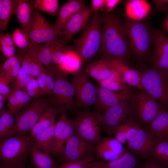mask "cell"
I'll return each instance as SVG.
<instances>
[{"label":"cell","instance_id":"obj_1","mask_svg":"<svg viewBox=\"0 0 168 168\" xmlns=\"http://www.w3.org/2000/svg\"><path fill=\"white\" fill-rule=\"evenodd\" d=\"M101 42L99 50L101 58L122 59L127 63L131 55L124 21L113 12L102 15Z\"/></svg>","mask_w":168,"mask_h":168},{"label":"cell","instance_id":"obj_2","mask_svg":"<svg viewBox=\"0 0 168 168\" xmlns=\"http://www.w3.org/2000/svg\"><path fill=\"white\" fill-rule=\"evenodd\" d=\"M124 24L131 55L137 59L150 58L155 29L143 20H135L126 16Z\"/></svg>","mask_w":168,"mask_h":168},{"label":"cell","instance_id":"obj_3","mask_svg":"<svg viewBox=\"0 0 168 168\" xmlns=\"http://www.w3.org/2000/svg\"><path fill=\"white\" fill-rule=\"evenodd\" d=\"M94 15L81 34L73 40L72 47L82 61L86 63L100 50L101 42L102 15Z\"/></svg>","mask_w":168,"mask_h":168},{"label":"cell","instance_id":"obj_4","mask_svg":"<svg viewBox=\"0 0 168 168\" xmlns=\"http://www.w3.org/2000/svg\"><path fill=\"white\" fill-rule=\"evenodd\" d=\"M27 135L9 137L0 142V163L12 165L25 164L33 145Z\"/></svg>","mask_w":168,"mask_h":168},{"label":"cell","instance_id":"obj_5","mask_svg":"<svg viewBox=\"0 0 168 168\" xmlns=\"http://www.w3.org/2000/svg\"><path fill=\"white\" fill-rule=\"evenodd\" d=\"M49 105V97L34 99L15 115V123L8 137L27 135Z\"/></svg>","mask_w":168,"mask_h":168},{"label":"cell","instance_id":"obj_6","mask_svg":"<svg viewBox=\"0 0 168 168\" xmlns=\"http://www.w3.org/2000/svg\"><path fill=\"white\" fill-rule=\"evenodd\" d=\"M138 70L145 91L168 110V76L152 67Z\"/></svg>","mask_w":168,"mask_h":168},{"label":"cell","instance_id":"obj_7","mask_svg":"<svg viewBox=\"0 0 168 168\" xmlns=\"http://www.w3.org/2000/svg\"><path fill=\"white\" fill-rule=\"evenodd\" d=\"M49 103L57 114L66 113L68 111H77L73 86L68 75L59 71L56 79L54 89L49 96Z\"/></svg>","mask_w":168,"mask_h":168},{"label":"cell","instance_id":"obj_8","mask_svg":"<svg viewBox=\"0 0 168 168\" xmlns=\"http://www.w3.org/2000/svg\"><path fill=\"white\" fill-rule=\"evenodd\" d=\"M74 119V133L96 146L101 141V114L94 111H78Z\"/></svg>","mask_w":168,"mask_h":168},{"label":"cell","instance_id":"obj_9","mask_svg":"<svg viewBox=\"0 0 168 168\" xmlns=\"http://www.w3.org/2000/svg\"><path fill=\"white\" fill-rule=\"evenodd\" d=\"M130 107L131 113L136 121L147 127L164 109L155 99L139 90L133 93Z\"/></svg>","mask_w":168,"mask_h":168},{"label":"cell","instance_id":"obj_10","mask_svg":"<svg viewBox=\"0 0 168 168\" xmlns=\"http://www.w3.org/2000/svg\"><path fill=\"white\" fill-rule=\"evenodd\" d=\"M60 35L54 25L49 23L38 10L34 8L28 30L31 45L36 46L44 43H55Z\"/></svg>","mask_w":168,"mask_h":168},{"label":"cell","instance_id":"obj_11","mask_svg":"<svg viewBox=\"0 0 168 168\" xmlns=\"http://www.w3.org/2000/svg\"><path fill=\"white\" fill-rule=\"evenodd\" d=\"M84 70L73 74L71 83L74 89L76 104L78 108L89 110L95 103L97 96V86L90 82Z\"/></svg>","mask_w":168,"mask_h":168},{"label":"cell","instance_id":"obj_12","mask_svg":"<svg viewBox=\"0 0 168 168\" xmlns=\"http://www.w3.org/2000/svg\"><path fill=\"white\" fill-rule=\"evenodd\" d=\"M96 146L74 133L65 143L63 154L59 161L62 163L78 160L95 158Z\"/></svg>","mask_w":168,"mask_h":168},{"label":"cell","instance_id":"obj_13","mask_svg":"<svg viewBox=\"0 0 168 168\" xmlns=\"http://www.w3.org/2000/svg\"><path fill=\"white\" fill-rule=\"evenodd\" d=\"M74 119H69L64 113L60 115L56 124L49 154L59 158L63 154L65 143L74 133Z\"/></svg>","mask_w":168,"mask_h":168},{"label":"cell","instance_id":"obj_14","mask_svg":"<svg viewBox=\"0 0 168 168\" xmlns=\"http://www.w3.org/2000/svg\"><path fill=\"white\" fill-rule=\"evenodd\" d=\"M131 100L122 101L111 107L101 114L102 130L110 136L117 128L124 123L131 113Z\"/></svg>","mask_w":168,"mask_h":168},{"label":"cell","instance_id":"obj_15","mask_svg":"<svg viewBox=\"0 0 168 168\" xmlns=\"http://www.w3.org/2000/svg\"><path fill=\"white\" fill-rule=\"evenodd\" d=\"M150 58L152 67L168 76V37L159 29H155Z\"/></svg>","mask_w":168,"mask_h":168},{"label":"cell","instance_id":"obj_16","mask_svg":"<svg viewBox=\"0 0 168 168\" xmlns=\"http://www.w3.org/2000/svg\"><path fill=\"white\" fill-rule=\"evenodd\" d=\"M156 139L154 133L141 127L134 137L127 141L128 147L141 157L147 158L152 154Z\"/></svg>","mask_w":168,"mask_h":168},{"label":"cell","instance_id":"obj_17","mask_svg":"<svg viewBox=\"0 0 168 168\" xmlns=\"http://www.w3.org/2000/svg\"><path fill=\"white\" fill-rule=\"evenodd\" d=\"M97 89L94 111L100 113L122 101L131 100L133 93L131 89L114 91L99 85L97 86Z\"/></svg>","mask_w":168,"mask_h":168},{"label":"cell","instance_id":"obj_18","mask_svg":"<svg viewBox=\"0 0 168 168\" xmlns=\"http://www.w3.org/2000/svg\"><path fill=\"white\" fill-rule=\"evenodd\" d=\"M93 13L91 7H86L77 12L69 21L65 29L61 32L59 39L68 44L75 35L86 26Z\"/></svg>","mask_w":168,"mask_h":168},{"label":"cell","instance_id":"obj_19","mask_svg":"<svg viewBox=\"0 0 168 168\" xmlns=\"http://www.w3.org/2000/svg\"><path fill=\"white\" fill-rule=\"evenodd\" d=\"M101 59L107 61L119 74L125 83L129 86L135 87L138 90L146 92L142 85L139 74L137 70L130 67L127 62L122 59L114 58Z\"/></svg>","mask_w":168,"mask_h":168},{"label":"cell","instance_id":"obj_20","mask_svg":"<svg viewBox=\"0 0 168 168\" xmlns=\"http://www.w3.org/2000/svg\"><path fill=\"white\" fill-rule=\"evenodd\" d=\"M86 7L82 0H70L64 3L59 9L54 25L57 31L61 34L71 18Z\"/></svg>","mask_w":168,"mask_h":168},{"label":"cell","instance_id":"obj_21","mask_svg":"<svg viewBox=\"0 0 168 168\" xmlns=\"http://www.w3.org/2000/svg\"><path fill=\"white\" fill-rule=\"evenodd\" d=\"M84 70L87 74L98 82L109 78L114 71V69L109 63L101 58L86 64Z\"/></svg>","mask_w":168,"mask_h":168},{"label":"cell","instance_id":"obj_22","mask_svg":"<svg viewBox=\"0 0 168 168\" xmlns=\"http://www.w3.org/2000/svg\"><path fill=\"white\" fill-rule=\"evenodd\" d=\"M83 64L81 58L71 46L58 69L59 72L67 75L73 74L81 70Z\"/></svg>","mask_w":168,"mask_h":168},{"label":"cell","instance_id":"obj_23","mask_svg":"<svg viewBox=\"0 0 168 168\" xmlns=\"http://www.w3.org/2000/svg\"><path fill=\"white\" fill-rule=\"evenodd\" d=\"M147 127L154 133L157 139L168 138V111L163 110Z\"/></svg>","mask_w":168,"mask_h":168},{"label":"cell","instance_id":"obj_24","mask_svg":"<svg viewBox=\"0 0 168 168\" xmlns=\"http://www.w3.org/2000/svg\"><path fill=\"white\" fill-rule=\"evenodd\" d=\"M31 99L26 92L13 88L7 96L9 110L15 115L28 104Z\"/></svg>","mask_w":168,"mask_h":168},{"label":"cell","instance_id":"obj_25","mask_svg":"<svg viewBox=\"0 0 168 168\" xmlns=\"http://www.w3.org/2000/svg\"><path fill=\"white\" fill-rule=\"evenodd\" d=\"M33 9L29 0H18L15 15L19 24L28 35Z\"/></svg>","mask_w":168,"mask_h":168},{"label":"cell","instance_id":"obj_26","mask_svg":"<svg viewBox=\"0 0 168 168\" xmlns=\"http://www.w3.org/2000/svg\"><path fill=\"white\" fill-rule=\"evenodd\" d=\"M57 115L53 108L49 105L30 130L31 138L33 139L39 133L51 126L55 121Z\"/></svg>","mask_w":168,"mask_h":168},{"label":"cell","instance_id":"obj_27","mask_svg":"<svg viewBox=\"0 0 168 168\" xmlns=\"http://www.w3.org/2000/svg\"><path fill=\"white\" fill-rule=\"evenodd\" d=\"M18 0H0V32L7 30L9 21L16 13Z\"/></svg>","mask_w":168,"mask_h":168},{"label":"cell","instance_id":"obj_28","mask_svg":"<svg viewBox=\"0 0 168 168\" xmlns=\"http://www.w3.org/2000/svg\"><path fill=\"white\" fill-rule=\"evenodd\" d=\"M55 121L47 128L37 133L33 139L35 147L45 153L49 154V149L54 134Z\"/></svg>","mask_w":168,"mask_h":168},{"label":"cell","instance_id":"obj_29","mask_svg":"<svg viewBox=\"0 0 168 168\" xmlns=\"http://www.w3.org/2000/svg\"><path fill=\"white\" fill-rule=\"evenodd\" d=\"M31 163L34 168H56L57 162L33 145L30 152Z\"/></svg>","mask_w":168,"mask_h":168},{"label":"cell","instance_id":"obj_30","mask_svg":"<svg viewBox=\"0 0 168 168\" xmlns=\"http://www.w3.org/2000/svg\"><path fill=\"white\" fill-rule=\"evenodd\" d=\"M150 7L146 2L141 0H131L126 3L127 16L135 20H142L147 14Z\"/></svg>","mask_w":168,"mask_h":168},{"label":"cell","instance_id":"obj_31","mask_svg":"<svg viewBox=\"0 0 168 168\" xmlns=\"http://www.w3.org/2000/svg\"><path fill=\"white\" fill-rule=\"evenodd\" d=\"M55 43H46L34 46L31 45L32 49L39 59L48 70L53 67L51 65L52 57Z\"/></svg>","mask_w":168,"mask_h":168},{"label":"cell","instance_id":"obj_32","mask_svg":"<svg viewBox=\"0 0 168 168\" xmlns=\"http://www.w3.org/2000/svg\"><path fill=\"white\" fill-rule=\"evenodd\" d=\"M138 161L135 156L128 152L114 161H104L101 168H137Z\"/></svg>","mask_w":168,"mask_h":168},{"label":"cell","instance_id":"obj_33","mask_svg":"<svg viewBox=\"0 0 168 168\" xmlns=\"http://www.w3.org/2000/svg\"><path fill=\"white\" fill-rule=\"evenodd\" d=\"M19 59L16 55L8 58L2 65L1 74L7 77L11 82L16 79L21 67Z\"/></svg>","mask_w":168,"mask_h":168},{"label":"cell","instance_id":"obj_34","mask_svg":"<svg viewBox=\"0 0 168 168\" xmlns=\"http://www.w3.org/2000/svg\"><path fill=\"white\" fill-rule=\"evenodd\" d=\"M0 142L8 137L15 123V115L5 109L0 111Z\"/></svg>","mask_w":168,"mask_h":168},{"label":"cell","instance_id":"obj_35","mask_svg":"<svg viewBox=\"0 0 168 168\" xmlns=\"http://www.w3.org/2000/svg\"><path fill=\"white\" fill-rule=\"evenodd\" d=\"M98 83L99 86L114 91L131 89L130 86L124 82L119 74L115 70L109 78L99 82Z\"/></svg>","mask_w":168,"mask_h":168},{"label":"cell","instance_id":"obj_36","mask_svg":"<svg viewBox=\"0 0 168 168\" xmlns=\"http://www.w3.org/2000/svg\"><path fill=\"white\" fill-rule=\"evenodd\" d=\"M151 157L168 168V142L165 139H156Z\"/></svg>","mask_w":168,"mask_h":168},{"label":"cell","instance_id":"obj_37","mask_svg":"<svg viewBox=\"0 0 168 168\" xmlns=\"http://www.w3.org/2000/svg\"><path fill=\"white\" fill-rule=\"evenodd\" d=\"M32 5L35 9L52 16L57 14L60 9L57 0H35Z\"/></svg>","mask_w":168,"mask_h":168},{"label":"cell","instance_id":"obj_38","mask_svg":"<svg viewBox=\"0 0 168 168\" xmlns=\"http://www.w3.org/2000/svg\"><path fill=\"white\" fill-rule=\"evenodd\" d=\"M12 36L14 45L18 50L27 52L31 44L28 35L23 30L16 28L13 32Z\"/></svg>","mask_w":168,"mask_h":168},{"label":"cell","instance_id":"obj_39","mask_svg":"<svg viewBox=\"0 0 168 168\" xmlns=\"http://www.w3.org/2000/svg\"><path fill=\"white\" fill-rule=\"evenodd\" d=\"M70 46L61 41L58 39L54 45L52 57V64L58 67L62 62L65 56L68 51Z\"/></svg>","mask_w":168,"mask_h":168},{"label":"cell","instance_id":"obj_40","mask_svg":"<svg viewBox=\"0 0 168 168\" xmlns=\"http://www.w3.org/2000/svg\"><path fill=\"white\" fill-rule=\"evenodd\" d=\"M98 145L110 151L121 155H124L127 151L123 144L115 138L106 137L101 139Z\"/></svg>","mask_w":168,"mask_h":168},{"label":"cell","instance_id":"obj_41","mask_svg":"<svg viewBox=\"0 0 168 168\" xmlns=\"http://www.w3.org/2000/svg\"><path fill=\"white\" fill-rule=\"evenodd\" d=\"M96 156L98 158L102 159L106 161L116 160L124 155L116 153L106 150L99 145L96 147Z\"/></svg>","mask_w":168,"mask_h":168},{"label":"cell","instance_id":"obj_42","mask_svg":"<svg viewBox=\"0 0 168 168\" xmlns=\"http://www.w3.org/2000/svg\"><path fill=\"white\" fill-rule=\"evenodd\" d=\"M27 52L30 56L32 60L30 76L34 78L37 77L44 68L43 64L32 49L31 46Z\"/></svg>","mask_w":168,"mask_h":168},{"label":"cell","instance_id":"obj_43","mask_svg":"<svg viewBox=\"0 0 168 168\" xmlns=\"http://www.w3.org/2000/svg\"><path fill=\"white\" fill-rule=\"evenodd\" d=\"M127 141L135 136L141 127L138 123L131 119H127L123 124Z\"/></svg>","mask_w":168,"mask_h":168},{"label":"cell","instance_id":"obj_44","mask_svg":"<svg viewBox=\"0 0 168 168\" xmlns=\"http://www.w3.org/2000/svg\"><path fill=\"white\" fill-rule=\"evenodd\" d=\"M18 56L21 65V67L24 71L30 75L32 60L31 58L27 52L18 50Z\"/></svg>","mask_w":168,"mask_h":168},{"label":"cell","instance_id":"obj_45","mask_svg":"<svg viewBox=\"0 0 168 168\" xmlns=\"http://www.w3.org/2000/svg\"><path fill=\"white\" fill-rule=\"evenodd\" d=\"M58 71V68L54 66H53L51 69L48 70L46 79L48 95L50 96L53 92L55 86L56 77Z\"/></svg>","mask_w":168,"mask_h":168},{"label":"cell","instance_id":"obj_46","mask_svg":"<svg viewBox=\"0 0 168 168\" xmlns=\"http://www.w3.org/2000/svg\"><path fill=\"white\" fill-rule=\"evenodd\" d=\"M95 159L92 158L70 161L61 164L56 168H84L88 164L94 161Z\"/></svg>","mask_w":168,"mask_h":168},{"label":"cell","instance_id":"obj_47","mask_svg":"<svg viewBox=\"0 0 168 168\" xmlns=\"http://www.w3.org/2000/svg\"><path fill=\"white\" fill-rule=\"evenodd\" d=\"M31 77L30 75L27 74L24 71L21 67L16 78L13 88L22 90L26 84Z\"/></svg>","mask_w":168,"mask_h":168},{"label":"cell","instance_id":"obj_48","mask_svg":"<svg viewBox=\"0 0 168 168\" xmlns=\"http://www.w3.org/2000/svg\"><path fill=\"white\" fill-rule=\"evenodd\" d=\"M48 72V70L44 67L40 74L37 77V80L44 96L48 95L46 79Z\"/></svg>","mask_w":168,"mask_h":168},{"label":"cell","instance_id":"obj_49","mask_svg":"<svg viewBox=\"0 0 168 168\" xmlns=\"http://www.w3.org/2000/svg\"><path fill=\"white\" fill-rule=\"evenodd\" d=\"M9 79L5 76L0 74V94L7 96L11 91L9 86Z\"/></svg>","mask_w":168,"mask_h":168},{"label":"cell","instance_id":"obj_50","mask_svg":"<svg viewBox=\"0 0 168 168\" xmlns=\"http://www.w3.org/2000/svg\"><path fill=\"white\" fill-rule=\"evenodd\" d=\"M114 134L115 138L122 144L124 143L127 141L126 134L123 124L119 125L114 130Z\"/></svg>","mask_w":168,"mask_h":168},{"label":"cell","instance_id":"obj_51","mask_svg":"<svg viewBox=\"0 0 168 168\" xmlns=\"http://www.w3.org/2000/svg\"><path fill=\"white\" fill-rule=\"evenodd\" d=\"M0 49L3 55L7 58L15 55L16 51H18L16 47L7 45H0Z\"/></svg>","mask_w":168,"mask_h":168},{"label":"cell","instance_id":"obj_52","mask_svg":"<svg viewBox=\"0 0 168 168\" xmlns=\"http://www.w3.org/2000/svg\"><path fill=\"white\" fill-rule=\"evenodd\" d=\"M0 44L2 45H7L13 47H16L14 45L12 35L8 33L4 34L3 32L0 34Z\"/></svg>","mask_w":168,"mask_h":168},{"label":"cell","instance_id":"obj_53","mask_svg":"<svg viewBox=\"0 0 168 168\" xmlns=\"http://www.w3.org/2000/svg\"><path fill=\"white\" fill-rule=\"evenodd\" d=\"M40 88L37 79L32 77L26 84L22 90L27 92Z\"/></svg>","mask_w":168,"mask_h":168},{"label":"cell","instance_id":"obj_54","mask_svg":"<svg viewBox=\"0 0 168 168\" xmlns=\"http://www.w3.org/2000/svg\"><path fill=\"white\" fill-rule=\"evenodd\" d=\"M91 7L94 14L98 13L99 11H103L105 8V0H92Z\"/></svg>","mask_w":168,"mask_h":168},{"label":"cell","instance_id":"obj_55","mask_svg":"<svg viewBox=\"0 0 168 168\" xmlns=\"http://www.w3.org/2000/svg\"><path fill=\"white\" fill-rule=\"evenodd\" d=\"M140 168H166L158 161L152 159L148 160Z\"/></svg>","mask_w":168,"mask_h":168},{"label":"cell","instance_id":"obj_56","mask_svg":"<svg viewBox=\"0 0 168 168\" xmlns=\"http://www.w3.org/2000/svg\"><path fill=\"white\" fill-rule=\"evenodd\" d=\"M121 1L119 0H105V8L107 12H111Z\"/></svg>","mask_w":168,"mask_h":168},{"label":"cell","instance_id":"obj_57","mask_svg":"<svg viewBox=\"0 0 168 168\" xmlns=\"http://www.w3.org/2000/svg\"><path fill=\"white\" fill-rule=\"evenodd\" d=\"M152 1L157 9L159 10H165L167 9L166 4L168 3V0Z\"/></svg>","mask_w":168,"mask_h":168},{"label":"cell","instance_id":"obj_58","mask_svg":"<svg viewBox=\"0 0 168 168\" xmlns=\"http://www.w3.org/2000/svg\"><path fill=\"white\" fill-rule=\"evenodd\" d=\"M26 92L31 99H35L44 96L40 88Z\"/></svg>","mask_w":168,"mask_h":168},{"label":"cell","instance_id":"obj_59","mask_svg":"<svg viewBox=\"0 0 168 168\" xmlns=\"http://www.w3.org/2000/svg\"><path fill=\"white\" fill-rule=\"evenodd\" d=\"M104 161L103 160L97 161H94L88 164L84 168H101Z\"/></svg>","mask_w":168,"mask_h":168},{"label":"cell","instance_id":"obj_60","mask_svg":"<svg viewBox=\"0 0 168 168\" xmlns=\"http://www.w3.org/2000/svg\"><path fill=\"white\" fill-rule=\"evenodd\" d=\"M0 168H26V166L25 164L12 165L0 163Z\"/></svg>","mask_w":168,"mask_h":168},{"label":"cell","instance_id":"obj_61","mask_svg":"<svg viewBox=\"0 0 168 168\" xmlns=\"http://www.w3.org/2000/svg\"><path fill=\"white\" fill-rule=\"evenodd\" d=\"M164 29L168 33V13L162 23Z\"/></svg>","mask_w":168,"mask_h":168},{"label":"cell","instance_id":"obj_62","mask_svg":"<svg viewBox=\"0 0 168 168\" xmlns=\"http://www.w3.org/2000/svg\"><path fill=\"white\" fill-rule=\"evenodd\" d=\"M7 99V96L5 95L0 94V101L5 102Z\"/></svg>","mask_w":168,"mask_h":168},{"label":"cell","instance_id":"obj_63","mask_svg":"<svg viewBox=\"0 0 168 168\" xmlns=\"http://www.w3.org/2000/svg\"><path fill=\"white\" fill-rule=\"evenodd\" d=\"M165 140L168 142V138H166V139H165Z\"/></svg>","mask_w":168,"mask_h":168}]
</instances>
